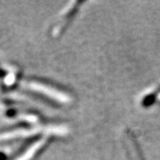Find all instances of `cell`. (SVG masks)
Instances as JSON below:
<instances>
[{"mask_svg":"<svg viewBox=\"0 0 160 160\" xmlns=\"http://www.w3.org/2000/svg\"><path fill=\"white\" fill-rule=\"evenodd\" d=\"M29 87L33 89L38 93H41L42 95L46 97L52 99V101H55L60 103H68L70 101V97L69 94L65 93L62 90L58 89L52 85H48L46 83L38 81V80H30L28 84Z\"/></svg>","mask_w":160,"mask_h":160,"instance_id":"obj_1","label":"cell"},{"mask_svg":"<svg viewBox=\"0 0 160 160\" xmlns=\"http://www.w3.org/2000/svg\"><path fill=\"white\" fill-rule=\"evenodd\" d=\"M79 2H76L74 6H72L71 8H69V10H67L65 12V15H63L62 19H60L59 22L55 25L54 29H52V34L53 35H59L62 33V31L65 29V28L69 25V23L70 22V21L73 19L77 12L78 11L79 6H77V5H78Z\"/></svg>","mask_w":160,"mask_h":160,"instance_id":"obj_2","label":"cell"}]
</instances>
